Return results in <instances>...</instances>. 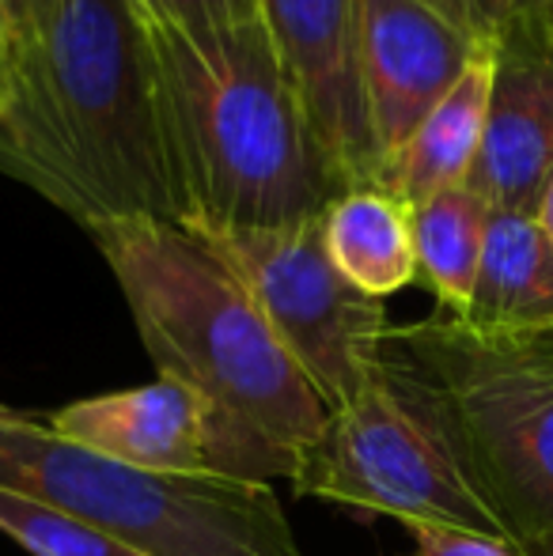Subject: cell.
Returning <instances> with one entry per match:
<instances>
[{
  "label": "cell",
  "instance_id": "ffe728a7",
  "mask_svg": "<svg viewBox=\"0 0 553 556\" xmlns=\"http://www.w3.org/2000/svg\"><path fill=\"white\" fill-rule=\"evenodd\" d=\"M58 0H0V27H4V50L12 42L38 35L50 23ZM0 50V53H4Z\"/></svg>",
  "mask_w": 553,
  "mask_h": 556
},
{
  "label": "cell",
  "instance_id": "7c38bea8",
  "mask_svg": "<svg viewBox=\"0 0 553 556\" xmlns=\"http://www.w3.org/2000/svg\"><path fill=\"white\" fill-rule=\"evenodd\" d=\"M455 323L486 337L553 330V242L535 216L493 208L470 300Z\"/></svg>",
  "mask_w": 553,
  "mask_h": 556
},
{
  "label": "cell",
  "instance_id": "8fae6325",
  "mask_svg": "<svg viewBox=\"0 0 553 556\" xmlns=\"http://www.w3.org/2000/svg\"><path fill=\"white\" fill-rule=\"evenodd\" d=\"M46 425L114 462L152 473H213L205 405L186 387L155 379L148 387L84 397L50 413Z\"/></svg>",
  "mask_w": 553,
  "mask_h": 556
},
{
  "label": "cell",
  "instance_id": "6da1fadb",
  "mask_svg": "<svg viewBox=\"0 0 553 556\" xmlns=\"http://www.w3.org/2000/svg\"><path fill=\"white\" fill-rule=\"evenodd\" d=\"M0 167L88 231L178 224L155 58L134 0H58L0 53Z\"/></svg>",
  "mask_w": 553,
  "mask_h": 556
},
{
  "label": "cell",
  "instance_id": "8992f818",
  "mask_svg": "<svg viewBox=\"0 0 553 556\" xmlns=\"http://www.w3.org/2000/svg\"><path fill=\"white\" fill-rule=\"evenodd\" d=\"M224 257L326 409H345L384 371L391 330L384 300L353 288L330 262L323 220L280 231L186 227Z\"/></svg>",
  "mask_w": 553,
  "mask_h": 556
},
{
  "label": "cell",
  "instance_id": "4fadbf2b",
  "mask_svg": "<svg viewBox=\"0 0 553 556\" xmlns=\"http://www.w3.org/2000/svg\"><path fill=\"white\" fill-rule=\"evenodd\" d=\"M489 50L466 65V73L451 84V91L417 122L399 152H391L379 167L376 186L406 201L410 208L428 201L432 193L463 186L474 170L486 132V106H489Z\"/></svg>",
  "mask_w": 553,
  "mask_h": 556
},
{
  "label": "cell",
  "instance_id": "30bf717a",
  "mask_svg": "<svg viewBox=\"0 0 553 556\" xmlns=\"http://www.w3.org/2000/svg\"><path fill=\"white\" fill-rule=\"evenodd\" d=\"M478 53L486 50L428 0H361V80L379 167Z\"/></svg>",
  "mask_w": 553,
  "mask_h": 556
},
{
  "label": "cell",
  "instance_id": "277c9868",
  "mask_svg": "<svg viewBox=\"0 0 553 556\" xmlns=\"http://www.w3.org/2000/svg\"><path fill=\"white\" fill-rule=\"evenodd\" d=\"M384 375L519 553L553 534V330L486 337L432 315L387 330Z\"/></svg>",
  "mask_w": 553,
  "mask_h": 556
},
{
  "label": "cell",
  "instance_id": "52a82bcc",
  "mask_svg": "<svg viewBox=\"0 0 553 556\" xmlns=\"http://www.w3.org/2000/svg\"><path fill=\"white\" fill-rule=\"evenodd\" d=\"M296 496H315L349 511L394 515L406 522L470 530L508 542L489 504L470 489L440 440L394 394L387 375L345 409H334L292 477Z\"/></svg>",
  "mask_w": 553,
  "mask_h": 556
},
{
  "label": "cell",
  "instance_id": "ac0fdd59",
  "mask_svg": "<svg viewBox=\"0 0 553 556\" xmlns=\"http://www.w3.org/2000/svg\"><path fill=\"white\" fill-rule=\"evenodd\" d=\"M440 15H448L463 35H470L481 50H489L497 35L508 27L516 15L531 12L539 4H553V0H428Z\"/></svg>",
  "mask_w": 553,
  "mask_h": 556
},
{
  "label": "cell",
  "instance_id": "9a60e30c",
  "mask_svg": "<svg viewBox=\"0 0 553 556\" xmlns=\"http://www.w3.org/2000/svg\"><path fill=\"white\" fill-rule=\"evenodd\" d=\"M489 216H493V208L466 182L414 205L417 277L432 288L440 315H463L466 300H470Z\"/></svg>",
  "mask_w": 553,
  "mask_h": 556
},
{
  "label": "cell",
  "instance_id": "5b68a950",
  "mask_svg": "<svg viewBox=\"0 0 553 556\" xmlns=\"http://www.w3.org/2000/svg\"><path fill=\"white\" fill-rule=\"evenodd\" d=\"M0 489L140 556H307L266 481L137 469L68 443L46 417H0Z\"/></svg>",
  "mask_w": 553,
  "mask_h": 556
},
{
  "label": "cell",
  "instance_id": "3957f363",
  "mask_svg": "<svg viewBox=\"0 0 553 556\" xmlns=\"http://www.w3.org/2000/svg\"><path fill=\"white\" fill-rule=\"evenodd\" d=\"M178 224L280 231L323 220L345 178L315 137L262 20L186 35L144 20Z\"/></svg>",
  "mask_w": 553,
  "mask_h": 556
},
{
  "label": "cell",
  "instance_id": "603a6c76",
  "mask_svg": "<svg viewBox=\"0 0 553 556\" xmlns=\"http://www.w3.org/2000/svg\"><path fill=\"white\" fill-rule=\"evenodd\" d=\"M0 50H4V27H0Z\"/></svg>",
  "mask_w": 553,
  "mask_h": 556
},
{
  "label": "cell",
  "instance_id": "9c48e42d",
  "mask_svg": "<svg viewBox=\"0 0 553 556\" xmlns=\"http://www.w3.org/2000/svg\"><path fill=\"white\" fill-rule=\"evenodd\" d=\"M489 106L466 178L497 213H539L553 178V4L516 15L489 42Z\"/></svg>",
  "mask_w": 553,
  "mask_h": 556
},
{
  "label": "cell",
  "instance_id": "d6986e66",
  "mask_svg": "<svg viewBox=\"0 0 553 556\" xmlns=\"http://www.w3.org/2000/svg\"><path fill=\"white\" fill-rule=\"evenodd\" d=\"M410 538H414L417 556H524L516 545L497 542L486 534H470V530L455 527H436V522H406Z\"/></svg>",
  "mask_w": 553,
  "mask_h": 556
},
{
  "label": "cell",
  "instance_id": "7402d4cb",
  "mask_svg": "<svg viewBox=\"0 0 553 556\" xmlns=\"http://www.w3.org/2000/svg\"><path fill=\"white\" fill-rule=\"evenodd\" d=\"M524 556H553V534L539 538V542H531V545L524 549Z\"/></svg>",
  "mask_w": 553,
  "mask_h": 556
},
{
  "label": "cell",
  "instance_id": "ba28073f",
  "mask_svg": "<svg viewBox=\"0 0 553 556\" xmlns=\"http://www.w3.org/2000/svg\"><path fill=\"white\" fill-rule=\"evenodd\" d=\"M259 20L345 186H376L379 152L361 80V0H259Z\"/></svg>",
  "mask_w": 553,
  "mask_h": 556
},
{
  "label": "cell",
  "instance_id": "44dd1931",
  "mask_svg": "<svg viewBox=\"0 0 553 556\" xmlns=\"http://www.w3.org/2000/svg\"><path fill=\"white\" fill-rule=\"evenodd\" d=\"M535 220L542 224V231H546V235H550V242H553V178H550L546 193H542V201H539V213H535Z\"/></svg>",
  "mask_w": 553,
  "mask_h": 556
},
{
  "label": "cell",
  "instance_id": "e0dca14e",
  "mask_svg": "<svg viewBox=\"0 0 553 556\" xmlns=\"http://www.w3.org/2000/svg\"><path fill=\"white\" fill-rule=\"evenodd\" d=\"M140 15L186 35L236 30L259 20V0H134Z\"/></svg>",
  "mask_w": 553,
  "mask_h": 556
},
{
  "label": "cell",
  "instance_id": "5bb4252c",
  "mask_svg": "<svg viewBox=\"0 0 553 556\" xmlns=\"http://www.w3.org/2000/svg\"><path fill=\"white\" fill-rule=\"evenodd\" d=\"M330 262L372 300L402 292L417 280L414 208L379 186H353L323 213Z\"/></svg>",
  "mask_w": 553,
  "mask_h": 556
},
{
  "label": "cell",
  "instance_id": "cb8c5ba5",
  "mask_svg": "<svg viewBox=\"0 0 553 556\" xmlns=\"http://www.w3.org/2000/svg\"><path fill=\"white\" fill-rule=\"evenodd\" d=\"M4 413H12V409H8V405H0V417H4Z\"/></svg>",
  "mask_w": 553,
  "mask_h": 556
},
{
  "label": "cell",
  "instance_id": "2e32d148",
  "mask_svg": "<svg viewBox=\"0 0 553 556\" xmlns=\"http://www.w3.org/2000/svg\"><path fill=\"white\" fill-rule=\"evenodd\" d=\"M0 530L35 556H140L129 545L8 489H0Z\"/></svg>",
  "mask_w": 553,
  "mask_h": 556
},
{
  "label": "cell",
  "instance_id": "7a4b0ae2",
  "mask_svg": "<svg viewBox=\"0 0 553 556\" xmlns=\"http://www.w3.org/2000/svg\"><path fill=\"white\" fill-rule=\"evenodd\" d=\"M88 235L126 295L160 379L205 405L213 473L292 481L330 409L243 280L183 224L106 220Z\"/></svg>",
  "mask_w": 553,
  "mask_h": 556
}]
</instances>
